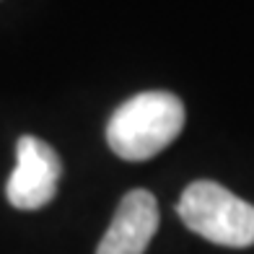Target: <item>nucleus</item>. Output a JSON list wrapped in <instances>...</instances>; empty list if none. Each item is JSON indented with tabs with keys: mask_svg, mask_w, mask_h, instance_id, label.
<instances>
[{
	"mask_svg": "<svg viewBox=\"0 0 254 254\" xmlns=\"http://www.w3.org/2000/svg\"><path fill=\"white\" fill-rule=\"evenodd\" d=\"M184 104L169 91H143L120 104L107 125V143L125 161H148L179 137Z\"/></svg>",
	"mask_w": 254,
	"mask_h": 254,
	"instance_id": "f257e3e1",
	"label": "nucleus"
},
{
	"mask_svg": "<svg viewBox=\"0 0 254 254\" xmlns=\"http://www.w3.org/2000/svg\"><path fill=\"white\" fill-rule=\"evenodd\" d=\"M177 213L192 234L218 247L244 249L254 244V205L236 197L218 182H192L182 192Z\"/></svg>",
	"mask_w": 254,
	"mask_h": 254,
	"instance_id": "f03ea898",
	"label": "nucleus"
},
{
	"mask_svg": "<svg viewBox=\"0 0 254 254\" xmlns=\"http://www.w3.org/2000/svg\"><path fill=\"white\" fill-rule=\"evenodd\" d=\"M63 161L50 143L34 135H21L16 143V169L5 184V197L16 210H39L57 194Z\"/></svg>",
	"mask_w": 254,
	"mask_h": 254,
	"instance_id": "7ed1b4c3",
	"label": "nucleus"
},
{
	"mask_svg": "<svg viewBox=\"0 0 254 254\" xmlns=\"http://www.w3.org/2000/svg\"><path fill=\"white\" fill-rule=\"evenodd\" d=\"M158 228V202L148 190L127 192L117 205L96 254H145Z\"/></svg>",
	"mask_w": 254,
	"mask_h": 254,
	"instance_id": "20e7f679",
	"label": "nucleus"
}]
</instances>
